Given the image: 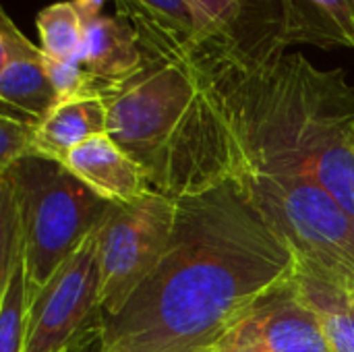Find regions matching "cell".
<instances>
[{
	"mask_svg": "<svg viewBox=\"0 0 354 352\" xmlns=\"http://www.w3.org/2000/svg\"><path fill=\"white\" fill-rule=\"evenodd\" d=\"M73 2L79 8L83 19H93V17L102 15V8L108 0H73Z\"/></svg>",
	"mask_w": 354,
	"mask_h": 352,
	"instance_id": "ffe728a7",
	"label": "cell"
},
{
	"mask_svg": "<svg viewBox=\"0 0 354 352\" xmlns=\"http://www.w3.org/2000/svg\"><path fill=\"white\" fill-rule=\"evenodd\" d=\"M0 100L2 112L35 122L58 104L44 50L17 29L4 8H0Z\"/></svg>",
	"mask_w": 354,
	"mask_h": 352,
	"instance_id": "30bf717a",
	"label": "cell"
},
{
	"mask_svg": "<svg viewBox=\"0 0 354 352\" xmlns=\"http://www.w3.org/2000/svg\"><path fill=\"white\" fill-rule=\"evenodd\" d=\"M189 52L224 118L230 168L305 174L354 218V87L344 68L322 71L301 52L249 64L209 37L189 39Z\"/></svg>",
	"mask_w": 354,
	"mask_h": 352,
	"instance_id": "7a4b0ae2",
	"label": "cell"
},
{
	"mask_svg": "<svg viewBox=\"0 0 354 352\" xmlns=\"http://www.w3.org/2000/svg\"><path fill=\"white\" fill-rule=\"evenodd\" d=\"M295 288L303 303L317 315L332 352H354L353 293L301 263Z\"/></svg>",
	"mask_w": 354,
	"mask_h": 352,
	"instance_id": "9a60e30c",
	"label": "cell"
},
{
	"mask_svg": "<svg viewBox=\"0 0 354 352\" xmlns=\"http://www.w3.org/2000/svg\"><path fill=\"white\" fill-rule=\"evenodd\" d=\"M35 120L10 112L0 114V172L23 158L35 156Z\"/></svg>",
	"mask_w": 354,
	"mask_h": 352,
	"instance_id": "d6986e66",
	"label": "cell"
},
{
	"mask_svg": "<svg viewBox=\"0 0 354 352\" xmlns=\"http://www.w3.org/2000/svg\"><path fill=\"white\" fill-rule=\"evenodd\" d=\"M81 62L95 77L118 83L143 64V48L137 27L122 15L83 19Z\"/></svg>",
	"mask_w": 354,
	"mask_h": 352,
	"instance_id": "7c38bea8",
	"label": "cell"
},
{
	"mask_svg": "<svg viewBox=\"0 0 354 352\" xmlns=\"http://www.w3.org/2000/svg\"><path fill=\"white\" fill-rule=\"evenodd\" d=\"M166 255L114 317L97 352H207L299 272L292 247L228 178L176 199Z\"/></svg>",
	"mask_w": 354,
	"mask_h": 352,
	"instance_id": "6da1fadb",
	"label": "cell"
},
{
	"mask_svg": "<svg viewBox=\"0 0 354 352\" xmlns=\"http://www.w3.org/2000/svg\"><path fill=\"white\" fill-rule=\"evenodd\" d=\"M64 166L108 203H131L153 191L141 164L108 133L77 145L64 160Z\"/></svg>",
	"mask_w": 354,
	"mask_h": 352,
	"instance_id": "8fae6325",
	"label": "cell"
},
{
	"mask_svg": "<svg viewBox=\"0 0 354 352\" xmlns=\"http://www.w3.org/2000/svg\"><path fill=\"white\" fill-rule=\"evenodd\" d=\"M288 44L354 52V0H286Z\"/></svg>",
	"mask_w": 354,
	"mask_h": 352,
	"instance_id": "5bb4252c",
	"label": "cell"
},
{
	"mask_svg": "<svg viewBox=\"0 0 354 352\" xmlns=\"http://www.w3.org/2000/svg\"><path fill=\"white\" fill-rule=\"evenodd\" d=\"M116 15L145 17L187 39H201L207 27L189 0H116Z\"/></svg>",
	"mask_w": 354,
	"mask_h": 352,
	"instance_id": "ac0fdd59",
	"label": "cell"
},
{
	"mask_svg": "<svg viewBox=\"0 0 354 352\" xmlns=\"http://www.w3.org/2000/svg\"><path fill=\"white\" fill-rule=\"evenodd\" d=\"M228 178L292 247L303 268L353 290L354 218L317 180L286 170L234 164Z\"/></svg>",
	"mask_w": 354,
	"mask_h": 352,
	"instance_id": "5b68a950",
	"label": "cell"
},
{
	"mask_svg": "<svg viewBox=\"0 0 354 352\" xmlns=\"http://www.w3.org/2000/svg\"><path fill=\"white\" fill-rule=\"evenodd\" d=\"M207 27L209 39L249 64H266L286 54V0H189ZM203 39V37H201Z\"/></svg>",
	"mask_w": 354,
	"mask_h": 352,
	"instance_id": "9c48e42d",
	"label": "cell"
},
{
	"mask_svg": "<svg viewBox=\"0 0 354 352\" xmlns=\"http://www.w3.org/2000/svg\"><path fill=\"white\" fill-rule=\"evenodd\" d=\"M176 199L149 191L131 203H110L97 228L102 319L114 317L168 251Z\"/></svg>",
	"mask_w": 354,
	"mask_h": 352,
	"instance_id": "8992f818",
	"label": "cell"
},
{
	"mask_svg": "<svg viewBox=\"0 0 354 352\" xmlns=\"http://www.w3.org/2000/svg\"><path fill=\"white\" fill-rule=\"evenodd\" d=\"M108 133V110L102 98H77L58 102L35 122V156L64 164L83 141Z\"/></svg>",
	"mask_w": 354,
	"mask_h": 352,
	"instance_id": "4fadbf2b",
	"label": "cell"
},
{
	"mask_svg": "<svg viewBox=\"0 0 354 352\" xmlns=\"http://www.w3.org/2000/svg\"><path fill=\"white\" fill-rule=\"evenodd\" d=\"M39 48L54 60H81L83 56V17L75 2H54L35 17Z\"/></svg>",
	"mask_w": 354,
	"mask_h": 352,
	"instance_id": "e0dca14e",
	"label": "cell"
},
{
	"mask_svg": "<svg viewBox=\"0 0 354 352\" xmlns=\"http://www.w3.org/2000/svg\"><path fill=\"white\" fill-rule=\"evenodd\" d=\"M351 293H353V297H354V288H353V290H351Z\"/></svg>",
	"mask_w": 354,
	"mask_h": 352,
	"instance_id": "44dd1931",
	"label": "cell"
},
{
	"mask_svg": "<svg viewBox=\"0 0 354 352\" xmlns=\"http://www.w3.org/2000/svg\"><path fill=\"white\" fill-rule=\"evenodd\" d=\"M143 64L102 98L108 135L145 170L153 191L172 199L228 180V133L197 71L189 39L139 15Z\"/></svg>",
	"mask_w": 354,
	"mask_h": 352,
	"instance_id": "3957f363",
	"label": "cell"
},
{
	"mask_svg": "<svg viewBox=\"0 0 354 352\" xmlns=\"http://www.w3.org/2000/svg\"><path fill=\"white\" fill-rule=\"evenodd\" d=\"M207 352H332L295 280L249 309Z\"/></svg>",
	"mask_w": 354,
	"mask_h": 352,
	"instance_id": "ba28073f",
	"label": "cell"
},
{
	"mask_svg": "<svg viewBox=\"0 0 354 352\" xmlns=\"http://www.w3.org/2000/svg\"><path fill=\"white\" fill-rule=\"evenodd\" d=\"M0 352H23L29 315L23 249L0 263Z\"/></svg>",
	"mask_w": 354,
	"mask_h": 352,
	"instance_id": "2e32d148",
	"label": "cell"
},
{
	"mask_svg": "<svg viewBox=\"0 0 354 352\" xmlns=\"http://www.w3.org/2000/svg\"><path fill=\"white\" fill-rule=\"evenodd\" d=\"M15 203L29 301L102 224L110 203L64 164L31 156L0 172Z\"/></svg>",
	"mask_w": 354,
	"mask_h": 352,
	"instance_id": "277c9868",
	"label": "cell"
},
{
	"mask_svg": "<svg viewBox=\"0 0 354 352\" xmlns=\"http://www.w3.org/2000/svg\"><path fill=\"white\" fill-rule=\"evenodd\" d=\"M97 228L29 301L23 352H68L91 317L102 315Z\"/></svg>",
	"mask_w": 354,
	"mask_h": 352,
	"instance_id": "52a82bcc",
	"label": "cell"
}]
</instances>
